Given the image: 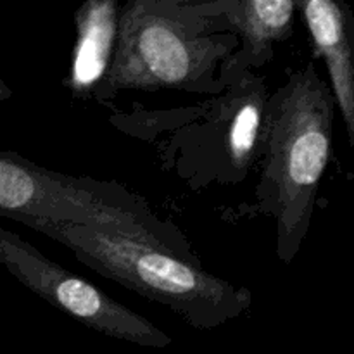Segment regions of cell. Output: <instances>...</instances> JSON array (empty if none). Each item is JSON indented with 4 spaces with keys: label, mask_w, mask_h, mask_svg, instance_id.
<instances>
[{
    "label": "cell",
    "mask_w": 354,
    "mask_h": 354,
    "mask_svg": "<svg viewBox=\"0 0 354 354\" xmlns=\"http://www.w3.org/2000/svg\"><path fill=\"white\" fill-rule=\"evenodd\" d=\"M239 38L204 2L131 0L120 10L104 95L121 90L218 93Z\"/></svg>",
    "instance_id": "obj_2"
},
{
    "label": "cell",
    "mask_w": 354,
    "mask_h": 354,
    "mask_svg": "<svg viewBox=\"0 0 354 354\" xmlns=\"http://www.w3.org/2000/svg\"><path fill=\"white\" fill-rule=\"evenodd\" d=\"M21 225L66 245L93 272L169 308L199 330L221 327L251 308V290L204 272L199 263L169 249L68 221L26 220Z\"/></svg>",
    "instance_id": "obj_3"
},
{
    "label": "cell",
    "mask_w": 354,
    "mask_h": 354,
    "mask_svg": "<svg viewBox=\"0 0 354 354\" xmlns=\"http://www.w3.org/2000/svg\"><path fill=\"white\" fill-rule=\"evenodd\" d=\"M121 6L116 0H86L75 12L76 44L64 85L88 97L106 80L116 48Z\"/></svg>",
    "instance_id": "obj_7"
},
{
    "label": "cell",
    "mask_w": 354,
    "mask_h": 354,
    "mask_svg": "<svg viewBox=\"0 0 354 354\" xmlns=\"http://www.w3.org/2000/svg\"><path fill=\"white\" fill-rule=\"evenodd\" d=\"M266 100L261 82H252L245 83V95L234 99L232 104L221 145L228 166L241 173H248L259 152Z\"/></svg>",
    "instance_id": "obj_9"
},
{
    "label": "cell",
    "mask_w": 354,
    "mask_h": 354,
    "mask_svg": "<svg viewBox=\"0 0 354 354\" xmlns=\"http://www.w3.org/2000/svg\"><path fill=\"white\" fill-rule=\"evenodd\" d=\"M211 12L223 17L230 33L242 44L244 50L235 54L234 62L245 66H263L273 55V44L283 41L292 35L296 0H228V2H204Z\"/></svg>",
    "instance_id": "obj_8"
},
{
    "label": "cell",
    "mask_w": 354,
    "mask_h": 354,
    "mask_svg": "<svg viewBox=\"0 0 354 354\" xmlns=\"http://www.w3.org/2000/svg\"><path fill=\"white\" fill-rule=\"evenodd\" d=\"M10 97H12V88H10V86L7 85L2 78H0V104L6 102V100H9Z\"/></svg>",
    "instance_id": "obj_10"
},
{
    "label": "cell",
    "mask_w": 354,
    "mask_h": 354,
    "mask_svg": "<svg viewBox=\"0 0 354 354\" xmlns=\"http://www.w3.org/2000/svg\"><path fill=\"white\" fill-rule=\"evenodd\" d=\"M310 31L315 54L324 57L330 75V90L354 147V14L335 0L297 2Z\"/></svg>",
    "instance_id": "obj_6"
},
{
    "label": "cell",
    "mask_w": 354,
    "mask_h": 354,
    "mask_svg": "<svg viewBox=\"0 0 354 354\" xmlns=\"http://www.w3.org/2000/svg\"><path fill=\"white\" fill-rule=\"evenodd\" d=\"M335 107L330 85L313 62L290 73L266 100L256 196L259 211L275 220V252L286 265L294 261L310 230L318 187L330 161Z\"/></svg>",
    "instance_id": "obj_1"
},
{
    "label": "cell",
    "mask_w": 354,
    "mask_h": 354,
    "mask_svg": "<svg viewBox=\"0 0 354 354\" xmlns=\"http://www.w3.org/2000/svg\"><path fill=\"white\" fill-rule=\"evenodd\" d=\"M0 216L17 223L50 220L85 225L199 263L185 237L171 223L159 220L140 196L116 182L52 171L12 151H0Z\"/></svg>",
    "instance_id": "obj_4"
},
{
    "label": "cell",
    "mask_w": 354,
    "mask_h": 354,
    "mask_svg": "<svg viewBox=\"0 0 354 354\" xmlns=\"http://www.w3.org/2000/svg\"><path fill=\"white\" fill-rule=\"evenodd\" d=\"M0 265L28 290L92 330L144 348L162 349L173 344V339L147 318L62 268L21 235L2 227Z\"/></svg>",
    "instance_id": "obj_5"
}]
</instances>
